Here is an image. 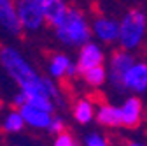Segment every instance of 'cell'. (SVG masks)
<instances>
[{"instance_id":"ac0fdd59","label":"cell","mask_w":147,"mask_h":146,"mask_svg":"<svg viewBox=\"0 0 147 146\" xmlns=\"http://www.w3.org/2000/svg\"><path fill=\"white\" fill-rule=\"evenodd\" d=\"M84 146H109V139L100 132H89L84 136Z\"/></svg>"},{"instance_id":"6da1fadb","label":"cell","mask_w":147,"mask_h":146,"mask_svg":"<svg viewBox=\"0 0 147 146\" xmlns=\"http://www.w3.org/2000/svg\"><path fill=\"white\" fill-rule=\"evenodd\" d=\"M0 65L4 72L18 85L20 90L37 88L44 85V76L25 58V55L14 46H2L0 49Z\"/></svg>"},{"instance_id":"8992f818","label":"cell","mask_w":147,"mask_h":146,"mask_svg":"<svg viewBox=\"0 0 147 146\" xmlns=\"http://www.w3.org/2000/svg\"><path fill=\"white\" fill-rule=\"evenodd\" d=\"M93 35L102 44H116L119 42V28L121 23L110 16H98L91 21Z\"/></svg>"},{"instance_id":"44dd1931","label":"cell","mask_w":147,"mask_h":146,"mask_svg":"<svg viewBox=\"0 0 147 146\" xmlns=\"http://www.w3.org/2000/svg\"><path fill=\"white\" fill-rule=\"evenodd\" d=\"M123 146H147V143H144L140 139H128Z\"/></svg>"},{"instance_id":"d6986e66","label":"cell","mask_w":147,"mask_h":146,"mask_svg":"<svg viewBox=\"0 0 147 146\" xmlns=\"http://www.w3.org/2000/svg\"><path fill=\"white\" fill-rule=\"evenodd\" d=\"M53 146H79V144H77V139L74 137L68 130H63V132L54 136Z\"/></svg>"},{"instance_id":"e0dca14e","label":"cell","mask_w":147,"mask_h":146,"mask_svg":"<svg viewBox=\"0 0 147 146\" xmlns=\"http://www.w3.org/2000/svg\"><path fill=\"white\" fill-rule=\"evenodd\" d=\"M81 76L86 81V85L91 86V88H100V86H103L109 81V72H107V69L103 65H98V67L89 69V70L82 72Z\"/></svg>"},{"instance_id":"5bb4252c","label":"cell","mask_w":147,"mask_h":146,"mask_svg":"<svg viewBox=\"0 0 147 146\" xmlns=\"http://www.w3.org/2000/svg\"><path fill=\"white\" fill-rule=\"evenodd\" d=\"M39 2L44 11V16H46V23L51 28L58 27L70 9L65 0H39Z\"/></svg>"},{"instance_id":"8fae6325","label":"cell","mask_w":147,"mask_h":146,"mask_svg":"<svg viewBox=\"0 0 147 146\" xmlns=\"http://www.w3.org/2000/svg\"><path fill=\"white\" fill-rule=\"evenodd\" d=\"M0 25L4 32L16 37L23 32L20 12L16 7V0H0Z\"/></svg>"},{"instance_id":"7402d4cb","label":"cell","mask_w":147,"mask_h":146,"mask_svg":"<svg viewBox=\"0 0 147 146\" xmlns=\"http://www.w3.org/2000/svg\"><path fill=\"white\" fill-rule=\"evenodd\" d=\"M14 146H23V144H14Z\"/></svg>"},{"instance_id":"5b68a950","label":"cell","mask_w":147,"mask_h":146,"mask_svg":"<svg viewBox=\"0 0 147 146\" xmlns=\"http://www.w3.org/2000/svg\"><path fill=\"white\" fill-rule=\"evenodd\" d=\"M16 7L25 32H39L44 25H47L39 0H16Z\"/></svg>"},{"instance_id":"9c48e42d","label":"cell","mask_w":147,"mask_h":146,"mask_svg":"<svg viewBox=\"0 0 147 146\" xmlns=\"http://www.w3.org/2000/svg\"><path fill=\"white\" fill-rule=\"evenodd\" d=\"M47 74L53 79H63V78H74L79 74L77 63L74 62L65 53H54L47 62Z\"/></svg>"},{"instance_id":"4fadbf2b","label":"cell","mask_w":147,"mask_h":146,"mask_svg":"<svg viewBox=\"0 0 147 146\" xmlns=\"http://www.w3.org/2000/svg\"><path fill=\"white\" fill-rule=\"evenodd\" d=\"M96 123L107 129H117L123 127V113L121 106H114L109 102H102L96 106Z\"/></svg>"},{"instance_id":"7c38bea8","label":"cell","mask_w":147,"mask_h":146,"mask_svg":"<svg viewBox=\"0 0 147 146\" xmlns=\"http://www.w3.org/2000/svg\"><path fill=\"white\" fill-rule=\"evenodd\" d=\"M20 111L26 121V127H32L35 130H47V127L53 120V113L46 111V109H40L37 106H32L28 102L20 107Z\"/></svg>"},{"instance_id":"52a82bcc","label":"cell","mask_w":147,"mask_h":146,"mask_svg":"<svg viewBox=\"0 0 147 146\" xmlns=\"http://www.w3.org/2000/svg\"><path fill=\"white\" fill-rule=\"evenodd\" d=\"M103 62H105V53H103V49H102L100 44L89 41L88 44H84L82 48H79L77 58H76L79 74H82V72L93 69V67L103 65Z\"/></svg>"},{"instance_id":"ba28073f","label":"cell","mask_w":147,"mask_h":146,"mask_svg":"<svg viewBox=\"0 0 147 146\" xmlns=\"http://www.w3.org/2000/svg\"><path fill=\"white\" fill-rule=\"evenodd\" d=\"M124 90L135 95L147 93V62L135 60L124 78Z\"/></svg>"},{"instance_id":"7a4b0ae2","label":"cell","mask_w":147,"mask_h":146,"mask_svg":"<svg viewBox=\"0 0 147 146\" xmlns=\"http://www.w3.org/2000/svg\"><path fill=\"white\" fill-rule=\"evenodd\" d=\"M54 35L61 44L79 49L91 41L93 28H91V23L86 20L82 11L70 7L67 16L61 20V23L58 27H54Z\"/></svg>"},{"instance_id":"2e32d148","label":"cell","mask_w":147,"mask_h":146,"mask_svg":"<svg viewBox=\"0 0 147 146\" xmlns=\"http://www.w3.org/2000/svg\"><path fill=\"white\" fill-rule=\"evenodd\" d=\"M26 127V121L21 115V111L18 107H12L4 115V120H2V129L5 134H20L23 129Z\"/></svg>"},{"instance_id":"277c9868","label":"cell","mask_w":147,"mask_h":146,"mask_svg":"<svg viewBox=\"0 0 147 146\" xmlns=\"http://www.w3.org/2000/svg\"><path fill=\"white\" fill-rule=\"evenodd\" d=\"M135 63V57L131 51H126L123 48H119L117 51H114L109 58V83L116 92H126L124 90V78L126 72L130 70V67Z\"/></svg>"},{"instance_id":"3957f363","label":"cell","mask_w":147,"mask_h":146,"mask_svg":"<svg viewBox=\"0 0 147 146\" xmlns=\"http://www.w3.org/2000/svg\"><path fill=\"white\" fill-rule=\"evenodd\" d=\"M119 23V48L131 53L137 51L147 37V14L142 9H130Z\"/></svg>"},{"instance_id":"9a60e30c","label":"cell","mask_w":147,"mask_h":146,"mask_svg":"<svg viewBox=\"0 0 147 146\" xmlns=\"http://www.w3.org/2000/svg\"><path fill=\"white\" fill-rule=\"evenodd\" d=\"M72 116L79 125H89L96 118V106L93 104V100L81 97L72 106Z\"/></svg>"},{"instance_id":"30bf717a","label":"cell","mask_w":147,"mask_h":146,"mask_svg":"<svg viewBox=\"0 0 147 146\" xmlns=\"http://www.w3.org/2000/svg\"><path fill=\"white\" fill-rule=\"evenodd\" d=\"M121 113H123V127L126 129H137L140 127L144 120V102L140 95H128L121 104Z\"/></svg>"},{"instance_id":"ffe728a7","label":"cell","mask_w":147,"mask_h":146,"mask_svg":"<svg viewBox=\"0 0 147 146\" xmlns=\"http://www.w3.org/2000/svg\"><path fill=\"white\" fill-rule=\"evenodd\" d=\"M65 129H67V127H65V120H63V116L53 115V120H51V123H49V127H47V132L56 136V134L63 132Z\"/></svg>"}]
</instances>
